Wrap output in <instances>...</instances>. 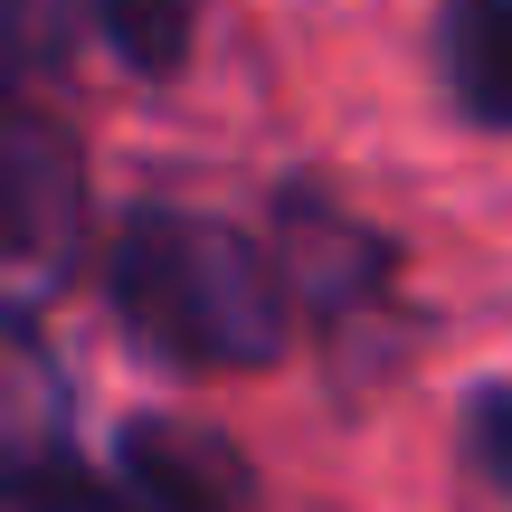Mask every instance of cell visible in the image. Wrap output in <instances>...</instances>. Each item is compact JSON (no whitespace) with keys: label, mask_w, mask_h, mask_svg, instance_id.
Segmentation results:
<instances>
[{"label":"cell","mask_w":512,"mask_h":512,"mask_svg":"<svg viewBox=\"0 0 512 512\" xmlns=\"http://www.w3.org/2000/svg\"><path fill=\"white\" fill-rule=\"evenodd\" d=\"M105 465H114V484H124L133 512H266L247 446H228L219 427H200V418H171V408L124 418L114 446H105Z\"/></svg>","instance_id":"cell-4"},{"label":"cell","mask_w":512,"mask_h":512,"mask_svg":"<svg viewBox=\"0 0 512 512\" xmlns=\"http://www.w3.org/2000/svg\"><path fill=\"white\" fill-rule=\"evenodd\" d=\"M427 76L465 133H512V0H437Z\"/></svg>","instance_id":"cell-5"},{"label":"cell","mask_w":512,"mask_h":512,"mask_svg":"<svg viewBox=\"0 0 512 512\" xmlns=\"http://www.w3.org/2000/svg\"><path fill=\"white\" fill-rule=\"evenodd\" d=\"M456 475L475 484L484 503H512V380L503 370H484V380L456 389Z\"/></svg>","instance_id":"cell-8"},{"label":"cell","mask_w":512,"mask_h":512,"mask_svg":"<svg viewBox=\"0 0 512 512\" xmlns=\"http://www.w3.org/2000/svg\"><path fill=\"white\" fill-rule=\"evenodd\" d=\"M266 238H275V256H285V285H294L304 332L323 342V361L342 370V380H361V370H380L389 351H399L408 247L389 238L380 219H361L332 181L294 171V181H275V200H266Z\"/></svg>","instance_id":"cell-2"},{"label":"cell","mask_w":512,"mask_h":512,"mask_svg":"<svg viewBox=\"0 0 512 512\" xmlns=\"http://www.w3.org/2000/svg\"><path fill=\"white\" fill-rule=\"evenodd\" d=\"M76 19H86V0H10V76H19V86L48 95L57 76H67Z\"/></svg>","instance_id":"cell-9"},{"label":"cell","mask_w":512,"mask_h":512,"mask_svg":"<svg viewBox=\"0 0 512 512\" xmlns=\"http://www.w3.org/2000/svg\"><path fill=\"white\" fill-rule=\"evenodd\" d=\"M0 228H10V332H38L48 294L86 247V152L38 86H19L0 124Z\"/></svg>","instance_id":"cell-3"},{"label":"cell","mask_w":512,"mask_h":512,"mask_svg":"<svg viewBox=\"0 0 512 512\" xmlns=\"http://www.w3.org/2000/svg\"><path fill=\"white\" fill-rule=\"evenodd\" d=\"M0 512H133L105 456L76 446L67 418H38V399L10 408V446H0Z\"/></svg>","instance_id":"cell-6"},{"label":"cell","mask_w":512,"mask_h":512,"mask_svg":"<svg viewBox=\"0 0 512 512\" xmlns=\"http://www.w3.org/2000/svg\"><path fill=\"white\" fill-rule=\"evenodd\" d=\"M105 323L171 380H266L294 361V285L266 228L200 200H124L95 247Z\"/></svg>","instance_id":"cell-1"},{"label":"cell","mask_w":512,"mask_h":512,"mask_svg":"<svg viewBox=\"0 0 512 512\" xmlns=\"http://www.w3.org/2000/svg\"><path fill=\"white\" fill-rule=\"evenodd\" d=\"M200 10L209 0H86V29L124 76L171 86L190 67V48H200Z\"/></svg>","instance_id":"cell-7"}]
</instances>
